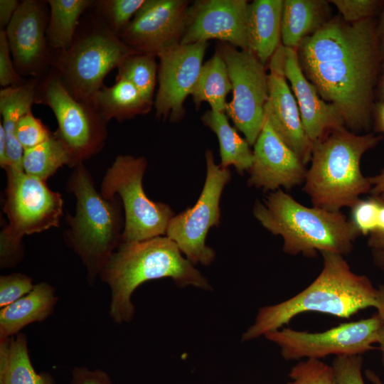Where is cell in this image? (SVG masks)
Returning <instances> with one entry per match:
<instances>
[{
  "label": "cell",
  "instance_id": "cell-1",
  "mask_svg": "<svg viewBox=\"0 0 384 384\" xmlns=\"http://www.w3.org/2000/svg\"><path fill=\"white\" fill-rule=\"evenodd\" d=\"M301 69L321 98L354 132L371 125L375 90L383 62L373 18L356 23L331 18L297 49Z\"/></svg>",
  "mask_w": 384,
  "mask_h": 384
},
{
  "label": "cell",
  "instance_id": "cell-2",
  "mask_svg": "<svg viewBox=\"0 0 384 384\" xmlns=\"http://www.w3.org/2000/svg\"><path fill=\"white\" fill-rule=\"evenodd\" d=\"M323 267L303 291L277 304L259 309L255 322L242 334L249 341L279 329L296 316L317 312L348 319L377 304V288L365 275L352 271L343 256L321 252Z\"/></svg>",
  "mask_w": 384,
  "mask_h": 384
},
{
  "label": "cell",
  "instance_id": "cell-3",
  "mask_svg": "<svg viewBox=\"0 0 384 384\" xmlns=\"http://www.w3.org/2000/svg\"><path fill=\"white\" fill-rule=\"evenodd\" d=\"M99 277L110 289L109 314L118 324L133 319L135 307L132 295L149 280L169 277L180 287L212 289L207 279L183 256L176 242L166 236L122 242Z\"/></svg>",
  "mask_w": 384,
  "mask_h": 384
},
{
  "label": "cell",
  "instance_id": "cell-4",
  "mask_svg": "<svg viewBox=\"0 0 384 384\" xmlns=\"http://www.w3.org/2000/svg\"><path fill=\"white\" fill-rule=\"evenodd\" d=\"M253 215L266 230L283 240V251L312 257L317 252L349 254L361 235L341 211L308 207L282 189L256 202Z\"/></svg>",
  "mask_w": 384,
  "mask_h": 384
},
{
  "label": "cell",
  "instance_id": "cell-5",
  "mask_svg": "<svg viewBox=\"0 0 384 384\" xmlns=\"http://www.w3.org/2000/svg\"><path fill=\"white\" fill-rule=\"evenodd\" d=\"M382 138L342 127L314 142L303 188L313 206L341 211L345 207L351 208L361 196L370 193V181L361 171V161Z\"/></svg>",
  "mask_w": 384,
  "mask_h": 384
},
{
  "label": "cell",
  "instance_id": "cell-6",
  "mask_svg": "<svg viewBox=\"0 0 384 384\" xmlns=\"http://www.w3.org/2000/svg\"><path fill=\"white\" fill-rule=\"evenodd\" d=\"M76 200L74 215H66V245L84 265L87 279L93 284L122 243L124 223L119 197L106 199L99 192L83 163L75 167L67 184Z\"/></svg>",
  "mask_w": 384,
  "mask_h": 384
},
{
  "label": "cell",
  "instance_id": "cell-7",
  "mask_svg": "<svg viewBox=\"0 0 384 384\" xmlns=\"http://www.w3.org/2000/svg\"><path fill=\"white\" fill-rule=\"evenodd\" d=\"M136 53L107 27L92 6L80 19L71 46L53 51L51 69L75 99L92 103L107 75Z\"/></svg>",
  "mask_w": 384,
  "mask_h": 384
},
{
  "label": "cell",
  "instance_id": "cell-8",
  "mask_svg": "<svg viewBox=\"0 0 384 384\" xmlns=\"http://www.w3.org/2000/svg\"><path fill=\"white\" fill-rule=\"evenodd\" d=\"M7 184L3 211L9 223L0 233V266H16L23 259L25 235L59 227L63 201L60 193L23 171L5 170Z\"/></svg>",
  "mask_w": 384,
  "mask_h": 384
},
{
  "label": "cell",
  "instance_id": "cell-9",
  "mask_svg": "<svg viewBox=\"0 0 384 384\" xmlns=\"http://www.w3.org/2000/svg\"><path fill=\"white\" fill-rule=\"evenodd\" d=\"M147 161L144 156L117 155L107 170L100 193L106 199L120 198L124 211L122 242H140L166 235L174 216L166 203L154 202L146 195L142 180Z\"/></svg>",
  "mask_w": 384,
  "mask_h": 384
},
{
  "label": "cell",
  "instance_id": "cell-10",
  "mask_svg": "<svg viewBox=\"0 0 384 384\" xmlns=\"http://www.w3.org/2000/svg\"><path fill=\"white\" fill-rule=\"evenodd\" d=\"M36 103L49 107L54 113L58 125L55 133L70 154L71 168L102 149L107 123L92 103L75 99L53 69L38 79Z\"/></svg>",
  "mask_w": 384,
  "mask_h": 384
},
{
  "label": "cell",
  "instance_id": "cell-11",
  "mask_svg": "<svg viewBox=\"0 0 384 384\" xmlns=\"http://www.w3.org/2000/svg\"><path fill=\"white\" fill-rule=\"evenodd\" d=\"M205 156L206 177L201 195L193 206L171 219L166 236L176 242L192 264L207 266L214 261L215 252L206 245V238L210 228L220 223V198L231 174L215 164L210 149L206 150Z\"/></svg>",
  "mask_w": 384,
  "mask_h": 384
},
{
  "label": "cell",
  "instance_id": "cell-12",
  "mask_svg": "<svg viewBox=\"0 0 384 384\" xmlns=\"http://www.w3.org/2000/svg\"><path fill=\"white\" fill-rule=\"evenodd\" d=\"M215 51L224 60L232 84L233 99L225 112L250 146H253L265 122L264 108L268 97V73L263 64L248 50L226 43Z\"/></svg>",
  "mask_w": 384,
  "mask_h": 384
},
{
  "label": "cell",
  "instance_id": "cell-13",
  "mask_svg": "<svg viewBox=\"0 0 384 384\" xmlns=\"http://www.w3.org/2000/svg\"><path fill=\"white\" fill-rule=\"evenodd\" d=\"M382 324L376 313L369 318L343 323L322 332L283 328L270 331L265 337L279 347L285 360H320L329 355H362L373 349Z\"/></svg>",
  "mask_w": 384,
  "mask_h": 384
},
{
  "label": "cell",
  "instance_id": "cell-14",
  "mask_svg": "<svg viewBox=\"0 0 384 384\" xmlns=\"http://www.w3.org/2000/svg\"><path fill=\"white\" fill-rule=\"evenodd\" d=\"M47 5V1H22L5 30L14 66L23 78L41 79L52 68Z\"/></svg>",
  "mask_w": 384,
  "mask_h": 384
},
{
  "label": "cell",
  "instance_id": "cell-15",
  "mask_svg": "<svg viewBox=\"0 0 384 384\" xmlns=\"http://www.w3.org/2000/svg\"><path fill=\"white\" fill-rule=\"evenodd\" d=\"M189 6L186 0H145L118 37L135 51L157 57L181 44Z\"/></svg>",
  "mask_w": 384,
  "mask_h": 384
},
{
  "label": "cell",
  "instance_id": "cell-16",
  "mask_svg": "<svg viewBox=\"0 0 384 384\" xmlns=\"http://www.w3.org/2000/svg\"><path fill=\"white\" fill-rule=\"evenodd\" d=\"M208 45L179 44L157 56L159 88L154 103L157 118L178 122L183 117L184 102L197 80Z\"/></svg>",
  "mask_w": 384,
  "mask_h": 384
},
{
  "label": "cell",
  "instance_id": "cell-17",
  "mask_svg": "<svg viewBox=\"0 0 384 384\" xmlns=\"http://www.w3.org/2000/svg\"><path fill=\"white\" fill-rule=\"evenodd\" d=\"M246 0H198L188 7L181 44L216 39L247 50Z\"/></svg>",
  "mask_w": 384,
  "mask_h": 384
},
{
  "label": "cell",
  "instance_id": "cell-18",
  "mask_svg": "<svg viewBox=\"0 0 384 384\" xmlns=\"http://www.w3.org/2000/svg\"><path fill=\"white\" fill-rule=\"evenodd\" d=\"M268 97L265 118L284 142L306 166L311 161L313 143L302 124L295 97L284 73V46L269 61Z\"/></svg>",
  "mask_w": 384,
  "mask_h": 384
},
{
  "label": "cell",
  "instance_id": "cell-19",
  "mask_svg": "<svg viewBox=\"0 0 384 384\" xmlns=\"http://www.w3.org/2000/svg\"><path fill=\"white\" fill-rule=\"evenodd\" d=\"M252 151V163L247 171L250 186L274 191L287 190L304 183L307 169L296 154L284 142L265 118Z\"/></svg>",
  "mask_w": 384,
  "mask_h": 384
},
{
  "label": "cell",
  "instance_id": "cell-20",
  "mask_svg": "<svg viewBox=\"0 0 384 384\" xmlns=\"http://www.w3.org/2000/svg\"><path fill=\"white\" fill-rule=\"evenodd\" d=\"M284 73L297 100L304 129L313 144L331 132L345 127L336 109L321 98L305 77L297 50L284 47Z\"/></svg>",
  "mask_w": 384,
  "mask_h": 384
},
{
  "label": "cell",
  "instance_id": "cell-21",
  "mask_svg": "<svg viewBox=\"0 0 384 384\" xmlns=\"http://www.w3.org/2000/svg\"><path fill=\"white\" fill-rule=\"evenodd\" d=\"M283 3V0H255L247 4V50L265 65L282 45Z\"/></svg>",
  "mask_w": 384,
  "mask_h": 384
},
{
  "label": "cell",
  "instance_id": "cell-22",
  "mask_svg": "<svg viewBox=\"0 0 384 384\" xmlns=\"http://www.w3.org/2000/svg\"><path fill=\"white\" fill-rule=\"evenodd\" d=\"M58 302L54 288L41 282L17 301L0 311V339L9 338L20 333L25 326L46 320Z\"/></svg>",
  "mask_w": 384,
  "mask_h": 384
},
{
  "label": "cell",
  "instance_id": "cell-23",
  "mask_svg": "<svg viewBox=\"0 0 384 384\" xmlns=\"http://www.w3.org/2000/svg\"><path fill=\"white\" fill-rule=\"evenodd\" d=\"M37 83L38 79L30 78L21 85L1 88L0 90V113L3 119L1 122L7 144L6 169L23 171L24 149L16 137L15 130L20 118L32 111V106L36 103Z\"/></svg>",
  "mask_w": 384,
  "mask_h": 384
},
{
  "label": "cell",
  "instance_id": "cell-24",
  "mask_svg": "<svg viewBox=\"0 0 384 384\" xmlns=\"http://www.w3.org/2000/svg\"><path fill=\"white\" fill-rule=\"evenodd\" d=\"M329 4L324 0H284L282 45L297 50L306 38L314 34L331 19Z\"/></svg>",
  "mask_w": 384,
  "mask_h": 384
},
{
  "label": "cell",
  "instance_id": "cell-25",
  "mask_svg": "<svg viewBox=\"0 0 384 384\" xmlns=\"http://www.w3.org/2000/svg\"><path fill=\"white\" fill-rule=\"evenodd\" d=\"M97 112L108 123L111 119L121 122L149 113L154 102L148 100L126 78L116 75L112 86L104 85L92 100Z\"/></svg>",
  "mask_w": 384,
  "mask_h": 384
},
{
  "label": "cell",
  "instance_id": "cell-26",
  "mask_svg": "<svg viewBox=\"0 0 384 384\" xmlns=\"http://www.w3.org/2000/svg\"><path fill=\"white\" fill-rule=\"evenodd\" d=\"M0 384H55L50 374L36 371L22 333L0 339Z\"/></svg>",
  "mask_w": 384,
  "mask_h": 384
},
{
  "label": "cell",
  "instance_id": "cell-27",
  "mask_svg": "<svg viewBox=\"0 0 384 384\" xmlns=\"http://www.w3.org/2000/svg\"><path fill=\"white\" fill-rule=\"evenodd\" d=\"M201 121L218 139L220 156L219 165L223 169L233 166L240 174L247 171L253 158L250 145L230 125L225 112L208 110L201 116Z\"/></svg>",
  "mask_w": 384,
  "mask_h": 384
},
{
  "label": "cell",
  "instance_id": "cell-28",
  "mask_svg": "<svg viewBox=\"0 0 384 384\" xmlns=\"http://www.w3.org/2000/svg\"><path fill=\"white\" fill-rule=\"evenodd\" d=\"M93 0H48L49 19L46 37L52 51L69 48L81 17L94 5Z\"/></svg>",
  "mask_w": 384,
  "mask_h": 384
},
{
  "label": "cell",
  "instance_id": "cell-29",
  "mask_svg": "<svg viewBox=\"0 0 384 384\" xmlns=\"http://www.w3.org/2000/svg\"><path fill=\"white\" fill-rule=\"evenodd\" d=\"M232 91L227 65L215 51L214 55L205 62L200 70L191 95L196 108L203 102H208L211 110L225 112L226 97Z\"/></svg>",
  "mask_w": 384,
  "mask_h": 384
},
{
  "label": "cell",
  "instance_id": "cell-30",
  "mask_svg": "<svg viewBox=\"0 0 384 384\" xmlns=\"http://www.w3.org/2000/svg\"><path fill=\"white\" fill-rule=\"evenodd\" d=\"M65 165L70 167V154L55 132L41 144L24 150L23 171L43 181H46Z\"/></svg>",
  "mask_w": 384,
  "mask_h": 384
},
{
  "label": "cell",
  "instance_id": "cell-31",
  "mask_svg": "<svg viewBox=\"0 0 384 384\" xmlns=\"http://www.w3.org/2000/svg\"><path fill=\"white\" fill-rule=\"evenodd\" d=\"M155 55L136 53L127 57L117 68V75L131 82L148 100L154 102L159 65Z\"/></svg>",
  "mask_w": 384,
  "mask_h": 384
},
{
  "label": "cell",
  "instance_id": "cell-32",
  "mask_svg": "<svg viewBox=\"0 0 384 384\" xmlns=\"http://www.w3.org/2000/svg\"><path fill=\"white\" fill-rule=\"evenodd\" d=\"M351 209V220L361 235H384V196L361 198Z\"/></svg>",
  "mask_w": 384,
  "mask_h": 384
},
{
  "label": "cell",
  "instance_id": "cell-33",
  "mask_svg": "<svg viewBox=\"0 0 384 384\" xmlns=\"http://www.w3.org/2000/svg\"><path fill=\"white\" fill-rule=\"evenodd\" d=\"M144 2L145 0H97L93 6L107 27L118 36Z\"/></svg>",
  "mask_w": 384,
  "mask_h": 384
},
{
  "label": "cell",
  "instance_id": "cell-34",
  "mask_svg": "<svg viewBox=\"0 0 384 384\" xmlns=\"http://www.w3.org/2000/svg\"><path fill=\"white\" fill-rule=\"evenodd\" d=\"M287 384H337L332 366L319 359L299 361L289 373Z\"/></svg>",
  "mask_w": 384,
  "mask_h": 384
},
{
  "label": "cell",
  "instance_id": "cell-35",
  "mask_svg": "<svg viewBox=\"0 0 384 384\" xmlns=\"http://www.w3.org/2000/svg\"><path fill=\"white\" fill-rule=\"evenodd\" d=\"M15 134L19 144L26 150L45 142L51 137L53 132L30 111L18 120Z\"/></svg>",
  "mask_w": 384,
  "mask_h": 384
},
{
  "label": "cell",
  "instance_id": "cell-36",
  "mask_svg": "<svg viewBox=\"0 0 384 384\" xmlns=\"http://www.w3.org/2000/svg\"><path fill=\"white\" fill-rule=\"evenodd\" d=\"M346 22L356 23L373 18L381 8L382 1L377 0H333L329 1Z\"/></svg>",
  "mask_w": 384,
  "mask_h": 384
},
{
  "label": "cell",
  "instance_id": "cell-37",
  "mask_svg": "<svg viewBox=\"0 0 384 384\" xmlns=\"http://www.w3.org/2000/svg\"><path fill=\"white\" fill-rule=\"evenodd\" d=\"M35 284L33 279L22 273L0 277V307L3 308L29 293Z\"/></svg>",
  "mask_w": 384,
  "mask_h": 384
},
{
  "label": "cell",
  "instance_id": "cell-38",
  "mask_svg": "<svg viewBox=\"0 0 384 384\" xmlns=\"http://www.w3.org/2000/svg\"><path fill=\"white\" fill-rule=\"evenodd\" d=\"M331 366L337 384H365L362 355L336 356Z\"/></svg>",
  "mask_w": 384,
  "mask_h": 384
},
{
  "label": "cell",
  "instance_id": "cell-39",
  "mask_svg": "<svg viewBox=\"0 0 384 384\" xmlns=\"http://www.w3.org/2000/svg\"><path fill=\"white\" fill-rule=\"evenodd\" d=\"M11 55L6 31L0 30V85L2 88L19 86L27 80L16 71Z\"/></svg>",
  "mask_w": 384,
  "mask_h": 384
},
{
  "label": "cell",
  "instance_id": "cell-40",
  "mask_svg": "<svg viewBox=\"0 0 384 384\" xmlns=\"http://www.w3.org/2000/svg\"><path fill=\"white\" fill-rule=\"evenodd\" d=\"M70 384H112V383L106 372L100 369L90 370L81 366L73 370Z\"/></svg>",
  "mask_w": 384,
  "mask_h": 384
},
{
  "label": "cell",
  "instance_id": "cell-41",
  "mask_svg": "<svg viewBox=\"0 0 384 384\" xmlns=\"http://www.w3.org/2000/svg\"><path fill=\"white\" fill-rule=\"evenodd\" d=\"M20 3L17 0H0L1 30H6L18 9Z\"/></svg>",
  "mask_w": 384,
  "mask_h": 384
},
{
  "label": "cell",
  "instance_id": "cell-42",
  "mask_svg": "<svg viewBox=\"0 0 384 384\" xmlns=\"http://www.w3.org/2000/svg\"><path fill=\"white\" fill-rule=\"evenodd\" d=\"M373 117L375 132L384 134V101L375 103Z\"/></svg>",
  "mask_w": 384,
  "mask_h": 384
},
{
  "label": "cell",
  "instance_id": "cell-43",
  "mask_svg": "<svg viewBox=\"0 0 384 384\" xmlns=\"http://www.w3.org/2000/svg\"><path fill=\"white\" fill-rule=\"evenodd\" d=\"M371 184L370 194L372 196H384V169L375 176L369 177Z\"/></svg>",
  "mask_w": 384,
  "mask_h": 384
},
{
  "label": "cell",
  "instance_id": "cell-44",
  "mask_svg": "<svg viewBox=\"0 0 384 384\" xmlns=\"http://www.w3.org/2000/svg\"><path fill=\"white\" fill-rule=\"evenodd\" d=\"M0 166L4 170L8 166L6 137L1 122H0Z\"/></svg>",
  "mask_w": 384,
  "mask_h": 384
},
{
  "label": "cell",
  "instance_id": "cell-45",
  "mask_svg": "<svg viewBox=\"0 0 384 384\" xmlns=\"http://www.w3.org/2000/svg\"><path fill=\"white\" fill-rule=\"evenodd\" d=\"M377 304L375 309L381 321L384 324V283L377 288Z\"/></svg>",
  "mask_w": 384,
  "mask_h": 384
},
{
  "label": "cell",
  "instance_id": "cell-46",
  "mask_svg": "<svg viewBox=\"0 0 384 384\" xmlns=\"http://www.w3.org/2000/svg\"><path fill=\"white\" fill-rule=\"evenodd\" d=\"M368 245L372 250H384V235H370Z\"/></svg>",
  "mask_w": 384,
  "mask_h": 384
},
{
  "label": "cell",
  "instance_id": "cell-47",
  "mask_svg": "<svg viewBox=\"0 0 384 384\" xmlns=\"http://www.w3.org/2000/svg\"><path fill=\"white\" fill-rule=\"evenodd\" d=\"M383 63L380 69L382 71L380 73L375 90V97L378 98V101H384V60Z\"/></svg>",
  "mask_w": 384,
  "mask_h": 384
},
{
  "label": "cell",
  "instance_id": "cell-48",
  "mask_svg": "<svg viewBox=\"0 0 384 384\" xmlns=\"http://www.w3.org/2000/svg\"><path fill=\"white\" fill-rule=\"evenodd\" d=\"M374 264L384 272V250H372Z\"/></svg>",
  "mask_w": 384,
  "mask_h": 384
},
{
  "label": "cell",
  "instance_id": "cell-49",
  "mask_svg": "<svg viewBox=\"0 0 384 384\" xmlns=\"http://www.w3.org/2000/svg\"><path fill=\"white\" fill-rule=\"evenodd\" d=\"M378 36L380 42V53L384 60V6L381 15V19L379 25L378 26Z\"/></svg>",
  "mask_w": 384,
  "mask_h": 384
},
{
  "label": "cell",
  "instance_id": "cell-50",
  "mask_svg": "<svg viewBox=\"0 0 384 384\" xmlns=\"http://www.w3.org/2000/svg\"><path fill=\"white\" fill-rule=\"evenodd\" d=\"M378 343L380 351L382 364L384 367V324H382L379 331Z\"/></svg>",
  "mask_w": 384,
  "mask_h": 384
},
{
  "label": "cell",
  "instance_id": "cell-51",
  "mask_svg": "<svg viewBox=\"0 0 384 384\" xmlns=\"http://www.w3.org/2000/svg\"><path fill=\"white\" fill-rule=\"evenodd\" d=\"M365 374L368 380L373 384H384L380 377L373 370L368 369L366 370Z\"/></svg>",
  "mask_w": 384,
  "mask_h": 384
}]
</instances>
